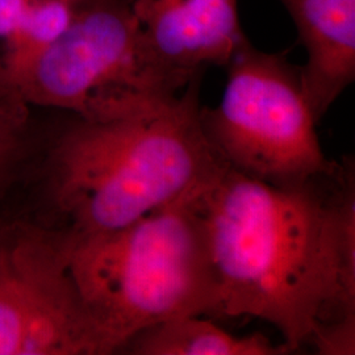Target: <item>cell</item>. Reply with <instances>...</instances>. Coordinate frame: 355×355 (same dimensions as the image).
<instances>
[{
	"label": "cell",
	"mask_w": 355,
	"mask_h": 355,
	"mask_svg": "<svg viewBox=\"0 0 355 355\" xmlns=\"http://www.w3.org/2000/svg\"><path fill=\"white\" fill-rule=\"evenodd\" d=\"M141 38L167 73L189 85L208 66H227L250 42L239 0H127Z\"/></svg>",
	"instance_id": "52a82bcc"
},
{
	"label": "cell",
	"mask_w": 355,
	"mask_h": 355,
	"mask_svg": "<svg viewBox=\"0 0 355 355\" xmlns=\"http://www.w3.org/2000/svg\"><path fill=\"white\" fill-rule=\"evenodd\" d=\"M227 67L221 102L200 108L205 140L224 165L278 187L300 186L336 168L338 162L322 152L300 67L250 42Z\"/></svg>",
	"instance_id": "5b68a950"
},
{
	"label": "cell",
	"mask_w": 355,
	"mask_h": 355,
	"mask_svg": "<svg viewBox=\"0 0 355 355\" xmlns=\"http://www.w3.org/2000/svg\"><path fill=\"white\" fill-rule=\"evenodd\" d=\"M28 119V104L16 89L0 55V123L24 130Z\"/></svg>",
	"instance_id": "30bf717a"
},
{
	"label": "cell",
	"mask_w": 355,
	"mask_h": 355,
	"mask_svg": "<svg viewBox=\"0 0 355 355\" xmlns=\"http://www.w3.org/2000/svg\"><path fill=\"white\" fill-rule=\"evenodd\" d=\"M306 51L300 67L316 120L355 79V0H280Z\"/></svg>",
	"instance_id": "ba28073f"
},
{
	"label": "cell",
	"mask_w": 355,
	"mask_h": 355,
	"mask_svg": "<svg viewBox=\"0 0 355 355\" xmlns=\"http://www.w3.org/2000/svg\"><path fill=\"white\" fill-rule=\"evenodd\" d=\"M200 187L123 228L69 236L70 270L107 354L158 322L215 315V274L196 205Z\"/></svg>",
	"instance_id": "3957f363"
},
{
	"label": "cell",
	"mask_w": 355,
	"mask_h": 355,
	"mask_svg": "<svg viewBox=\"0 0 355 355\" xmlns=\"http://www.w3.org/2000/svg\"><path fill=\"white\" fill-rule=\"evenodd\" d=\"M196 205L215 274V315L270 322L287 352L325 327L355 322L353 159L291 187L223 164Z\"/></svg>",
	"instance_id": "6da1fadb"
},
{
	"label": "cell",
	"mask_w": 355,
	"mask_h": 355,
	"mask_svg": "<svg viewBox=\"0 0 355 355\" xmlns=\"http://www.w3.org/2000/svg\"><path fill=\"white\" fill-rule=\"evenodd\" d=\"M10 76L28 105L89 121L149 112L187 87L149 53L127 0H89L60 37Z\"/></svg>",
	"instance_id": "277c9868"
},
{
	"label": "cell",
	"mask_w": 355,
	"mask_h": 355,
	"mask_svg": "<svg viewBox=\"0 0 355 355\" xmlns=\"http://www.w3.org/2000/svg\"><path fill=\"white\" fill-rule=\"evenodd\" d=\"M202 79L145 114L110 121L73 116L49 157L53 227L73 239L123 228L212 177L223 162L200 125Z\"/></svg>",
	"instance_id": "7a4b0ae2"
},
{
	"label": "cell",
	"mask_w": 355,
	"mask_h": 355,
	"mask_svg": "<svg viewBox=\"0 0 355 355\" xmlns=\"http://www.w3.org/2000/svg\"><path fill=\"white\" fill-rule=\"evenodd\" d=\"M200 316H180L158 322L135 334L123 347L136 355H279L283 343L254 333L234 336Z\"/></svg>",
	"instance_id": "9c48e42d"
},
{
	"label": "cell",
	"mask_w": 355,
	"mask_h": 355,
	"mask_svg": "<svg viewBox=\"0 0 355 355\" xmlns=\"http://www.w3.org/2000/svg\"><path fill=\"white\" fill-rule=\"evenodd\" d=\"M32 0H0V38L4 44L21 24Z\"/></svg>",
	"instance_id": "8fae6325"
},
{
	"label": "cell",
	"mask_w": 355,
	"mask_h": 355,
	"mask_svg": "<svg viewBox=\"0 0 355 355\" xmlns=\"http://www.w3.org/2000/svg\"><path fill=\"white\" fill-rule=\"evenodd\" d=\"M54 227L0 225V355H107Z\"/></svg>",
	"instance_id": "8992f818"
},
{
	"label": "cell",
	"mask_w": 355,
	"mask_h": 355,
	"mask_svg": "<svg viewBox=\"0 0 355 355\" xmlns=\"http://www.w3.org/2000/svg\"><path fill=\"white\" fill-rule=\"evenodd\" d=\"M21 129L0 123V182L11 170V165L20 148Z\"/></svg>",
	"instance_id": "7c38bea8"
}]
</instances>
